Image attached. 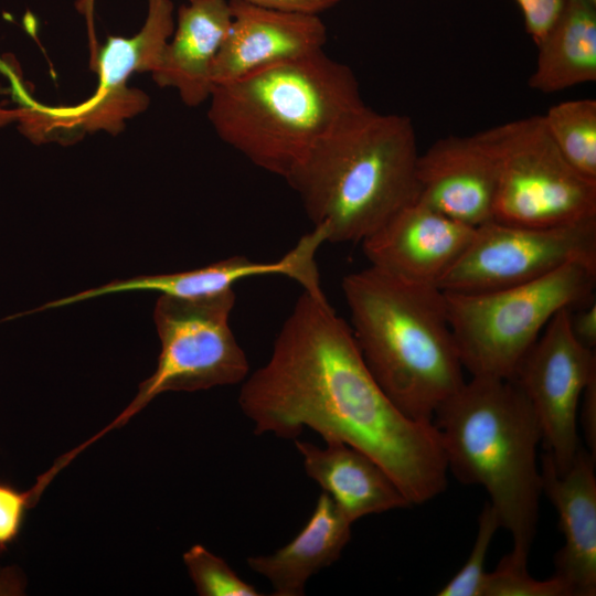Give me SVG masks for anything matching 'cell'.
<instances>
[{"label": "cell", "instance_id": "1", "mask_svg": "<svg viewBox=\"0 0 596 596\" xmlns=\"http://www.w3.org/2000/svg\"><path fill=\"white\" fill-rule=\"evenodd\" d=\"M238 404L256 435L296 439L308 427L370 456L412 504L447 486V461L432 422L404 415L366 366L351 327L324 292L302 290L268 361L242 384Z\"/></svg>", "mask_w": 596, "mask_h": 596}, {"label": "cell", "instance_id": "2", "mask_svg": "<svg viewBox=\"0 0 596 596\" xmlns=\"http://www.w3.org/2000/svg\"><path fill=\"white\" fill-rule=\"evenodd\" d=\"M418 156L409 117L364 105L321 137L285 180L327 242L361 243L417 201Z\"/></svg>", "mask_w": 596, "mask_h": 596}, {"label": "cell", "instance_id": "3", "mask_svg": "<svg viewBox=\"0 0 596 596\" xmlns=\"http://www.w3.org/2000/svg\"><path fill=\"white\" fill-rule=\"evenodd\" d=\"M351 330L370 372L407 417L432 422L466 382L444 292L375 267L344 276Z\"/></svg>", "mask_w": 596, "mask_h": 596}, {"label": "cell", "instance_id": "4", "mask_svg": "<svg viewBox=\"0 0 596 596\" xmlns=\"http://www.w3.org/2000/svg\"><path fill=\"white\" fill-rule=\"evenodd\" d=\"M448 472L465 485L482 487L500 528L512 539L505 556L528 567L538 531L541 430L513 379L471 376L436 411Z\"/></svg>", "mask_w": 596, "mask_h": 596}, {"label": "cell", "instance_id": "5", "mask_svg": "<svg viewBox=\"0 0 596 596\" xmlns=\"http://www.w3.org/2000/svg\"><path fill=\"white\" fill-rule=\"evenodd\" d=\"M207 118L226 145L281 178L365 104L353 71L324 51L214 84Z\"/></svg>", "mask_w": 596, "mask_h": 596}, {"label": "cell", "instance_id": "6", "mask_svg": "<svg viewBox=\"0 0 596 596\" xmlns=\"http://www.w3.org/2000/svg\"><path fill=\"white\" fill-rule=\"evenodd\" d=\"M596 266L571 263L541 278L480 292H444L448 321L471 376L511 379L549 321L595 299Z\"/></svg>", "mask_w": 596, "mask_h": 596}, {"label": "cell", "instance_id": "7", "mask_svg": "<svg viewBox=\"0 0 596 596\" xmlns=\"http://www.w3.org/2000/svg\"><path fill=\"white\" fill-rule=\"evenodd\" d=\"M497 167L493 220L558 226L596 220V180L562 156L542 115L478 132Z\"/></svg>", "mask_w": 596, "mask_h": 596}, {"label": "cell", "instance_id": "8", "mask_svg": "<svg viewBox=\"0 0 596 596\" xmlns=\"http://www.w3.org/2000/svg\"><path fill=\"white\" fill-rule=\"evenodd\" d=\"M235 301L234 288L196 298L159 297L153 311L161 343L157 368L110 428L161 393L234 385L248 376L246 353L230 324Z\"/></svg>", "mask_w": 596, "mask_h": 596}, {"label": "cell", "instance_id": "9", "mask_svg": "<svg viewBox=\"0 0 596 596\" xmlns=\"http://www.w3.org/2000/svg\"><path fill=\"white\" fill-rule=\"evenodd\" d=\"M596 266V220L528 226L491 220L438 283L446 292H480L524 284L571 264Z\"/></svg>", "mask_w": 596, "mask_h": 596}, {"label": "cell", "instance_id": "10", "mask_svg": "<svg viewBox=\"0 0 596 596\" xmlns=\"http://www.w3.org/2000/svg\"><path fill=\"white\" fill-rule=\"evenodd\" d=\"M147 2L142 28L132 36H109L92 57L98 83L88 99L75 106H38V126L45 141L98 130L116 135L127 119L147 109L148 95L129 87L128 79L156 70L175 26L171 0Z\"/></svg>", "mask_w": 596, "mask_h": 596}, {"label": "cell", "instance_id": "11", "mask_svg": "<svg viewBox=\"0 0 596 596\" xmlns=\"http://www.w3.org/2000/svg\"><path fill=\"white\" fill-rule=\"evenodd\" d=\"M571 308L560 310L518 364L513 379L538 421L544 450L564 473L583 446L577 430L583 391L596 375L595 350L584 347L570 326Z\"/></svg>", "mask_w": 596, "mask_h": 596}, {"label": "cell", "instance_id": "12", "mask_svg": "<svg viewBox=\"0 0 596 596\" xmlns=\"http://www.w3.org/2000/svg\"><path fill=\"white\" fill-rule=\"evenodd\" d=\"M476 227L415 201L361 242L370 266L402 280L438 287Z\"/></svg>", "mask_w": 596, "mask_h": 596}, {"label": "cell", "instance_id": "13", "mask_svg": "<svg viewBox=\"0 0 596 596\" xmlns=\"http://www.w3.org/2000/svg\"><path fill=\"white\" fill-rule=\"evenodd\" d=\"M322 243H324L323 235L317 230H311L295 247L275 262H255L245 256H232L191 270L115 280L50 301L23 313L32 315L105 295L128 291H158L161 295L196 298L232 289L236 283L249 277L267 275L286 276L297 281L302 290L318 291L321 286L316 254Z\"/></svg>", "mask_w": 596, "mask_h": 596}, {"label": "cell", "instance_id": "14", "mask_svg": "<svg viewBox=\"0 0 596 596\" xmlns=\"http://www.w3.org/2000/svg\"><path fill=\"white\" fill-rule=\"evenodd\" d=\"M417 201L469 226L493 220L494 159L479 134L449 135L419 153Z\"/></svg>", "mask_w": 596, "mask_h": 596}, {"label": "cell", "instance_id": "15", "mask_svg": "<svg viewBox=\"0 0 596 596\" xmlns=\"http://www.w3.org/2000/svg\"><path fill=\"white\" fill-rule=\"evenodd\" d=\"M228 2L232 22L213 64V85L323 50L327 28L318 15L277 11L246 0Z\"/></svg>", "mask_w": 596, "mask_h": 596}, {"label": "cell", "instance_id": "16", "mask_svg": "<svg viewBox=\"0 0 596 596\" xmlns=\"http://www.w3.org/2000/svg\"><path fill=\"white\" fill-rule=\"evenodd\" d=\"M594 457L583 446L571 467L557 473L550 454L541 457L542 493L558 515L564 545L554 557L557 577L571 596L596 594V475Z\"/></svg>", "mask_w": 596, "mask_h": 596}, {"label": "cell", "instance_id": "17", "mask_svg": "<svg viewBox=\"0 0 596 596\" xmlns=\"http://www.w3.org/2000/svg\"><path fill=\"white\" fill-rule=\"evenodd\" d=\"M231 22L227 0H188L179 8L173 34L151 73L155 83L175 89L187 106L206 102L213 64Z\"/></svg>", "mask_w": 596, "mask_h": 596}, {"label": "cell", "instance_id": "18", "mask_svg": "<svg viewBox=\"0 0 596 596\" xmlns=\"http://www.w3.org/2000/svg\"><path fill=\"white\" fill-rule=\"evenodd\" d=\"M306 473L354 523L360 518L411 505L391 476L365 453L341 441L321 448L295 439Z\"/></svg>", "mask_w": 596, "mask_h": 596}, {"label": "cell", "instance_id": "19", "mask_svg": "<svg viewBox=\"0 0 596 596\" xmlns=\"http://www.w3.org/2000/svg\"><path fill=\"white\" fill-rule=\"evenodd\" d=\"M352 524L322 492L308 522L288 544L269 555L249 556L247 565L269 582L275 596H302L308 579L340 557Z\"/></svg>", "mask_w": 596, "mask_h": 596}, {"label": "cell", "instance_id": "20", "mask_svg": "<svg viewBox=\"0 0 596 596\" xmlns=\"http://www.w3.org/2000/svg\"><path fill=\"white\" fill-rule=\"evenodd\" d=\"M529 87L543 94L596 81V3L567 0L536 44Z\"/></svg>", "mask_w": 596, "mask_h": 596}, {"label": "cell", "instance_id": "21", "mask_svg": "<svg viewBox=\"0 0 596 596\" xmlns=\"http://www.w3.org/2000/svg\"><path fill=\"white\" fill-rule=\"evenodd\" d=\"M544 125L566 161L579 173L596 180V100H566L542 115Z\"/></svg>", "mask_w": 596, "mask_h": 596}, {"label": "cell", "instance_id": "22", "mask_svg": "<svg viewBox=\"0 0 596 596\" xmlns=\"http://www.w3.org/2000/svg\"><path fill=\"white\" fill-rule=\"evenodd\" d=\"M189 576L200 596H259L258 589L201 544L183 554Z\"/></svg>", "mask_w": 596, "mask_h": 596}, {"label": "cell", "instance_id": "23", "mask_svg": "<svg viewBox=\"0 0 596 596\" xmlns=\"http://www.w3.org/2000/svg\"><path fill=\"white\" fill-rule=\"evenodd\" d=\"M500 528L499 519L487 501L478 518L471 552L461 568L438 590V596H481L485 566L491 541Z\"/></svg>", "mask_w": 596, "mask_h": 596}, {"label": "cell", "instance_id": "24", "mask_svg": "<svg viewBox=\"0 0 596 596\" xmlns=\"http://www.w3.org/2000/svg\"><path fill=\"white\" fill-rule=\"evenodd\" d=\"M481 596H571V593L554 575L538 581L528 567L512 564L504 555L493 572L486 573Z\"/></svg>", "mask_w": 596, "mask_h": 596}, {"label": "cell", "instance_id": "25", "mask_svg": "<svg viewBox=\"0 0 596 596\" xmlns=\"http://www.w3.org/2000/svg\"><path fill=\"white\" fill-rule=\"evenodd\" d=\"M41 494L34 486L21 491L14 486L0 481V553L6 552L20 536L28 511Z\"/></svg>", "mask_w": 596, "mask_h": 596}, {"label": "cell", "instance_id": "26", "mask_svg": "<svg viewBox=\"0 0 596 596\" xmlns=\"http://www.w3.org/2000/svg\"><path fill=\"white\" fill-rule=\"evenodd\" d=\"M567 0H515L535 45L543 39Z\"/></svg>", "mask_w": 596, "mask_h": 596}, {"label": "cell", "instance_id": "27", "mask_svg": "<svg viewBox=\"0 0 596 596\" xmlns=\"http://www.w3.org/2000/svg\"><path fill=\"white\" fill-rule=\"evenodd\" d=\"M578 411L586 448L596 457V375L585 386Z\"/></svg>", "mask_w": 596, "mask_h": 596}, {"label": "cell", "instance_id": "28", "mask_svg": "<svg viewBox=\"0 0 596 596\" xmlns=\"http://www.w3.org/2000/svg\"><path fill=\"white\" fill-rule=\"evenodd\" d=\"M570 326L574 337L584 347L595 350L596 347V302L571 309Z\"/></svg>", "mask_w": 596, "mask_h": 596}, {"label": "cell", "instance_id": "29", "mask_svg": "<svg viewBox=\"0 0 596 596\" xmlns=\"http://www.w3.org/2000/svg\"><path fill=\"white\" fill-rule=\"evenodd\" d=\"M258 7L283 12L312 14L328 10L341 0H246Z\"/></svg>", "mask_w": 596, "mask_h": 596}, {"label": "cell", "instance_id": "30", "mask_svg": "<svg viewBox=\"0 0 596 596\" xmlns=\"http://www.w3.org/2000/svg\"><path fill=\"white\" fill-rule=\"evenodd\" d=\"M19 119L18 109L8 107L3 100V93L0 88V130L8 127L9 125L17 123Z\"/></svg>", "mask_w": 596, "mask_h": 596}, {"label": "cell", "instance_id": "31", "mask_svg": "<svg viewBox=\"0 0 596 596\" xmlns=\"http://www.w3.org/2000/svg\"><path fill=\"white\" fill-rule=\"evenodd\" d=\"M589 1H592V2L596 3V0H589Z\"/></svg>", "mask_w": 596, "mask_h": 596}]
</instances>
